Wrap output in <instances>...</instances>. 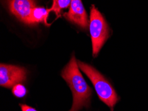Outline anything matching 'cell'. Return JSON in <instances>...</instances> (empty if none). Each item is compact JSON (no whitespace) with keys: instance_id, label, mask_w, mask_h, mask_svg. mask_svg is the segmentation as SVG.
<instances>
[{"instance_id":"cell-1","label":"cell","mask_w":148,"mask_h":111,"mask_svg":"<svg viewBox=\"0 0 148 111\" xmlns=\"http://www.w3.org/2000/svg\"><path fill=\"white\" fill-rule=\"evenodd\" d=\"M77 61L73 56L61 72V76L73 92V103L70 111H78L82 107H88L92 94L91 88L88 85L78 69Z\"/></svg>"},{"instance_id":"cell-2","label":"cell","mask_w":148,"mask_h":111,"mask_svg":"<svg viewBox=\"0 0 148 111\" xmlns=\"http://www.w3.org/2000/svg\"><path fill=\"white\" fill-rule=\"evenodd\" d=\"M77 63L78 67L92 83L99 99L110 107L112 108L120 99L111 84L91 65L80 61H78Z\"/></svg>"},{"instance_id":"cell-3","label":"cell","mask_w":148,"mask_h":111,"mask_svg":"<svg viewBox=\"0 0 148 111\" xmlns=\"http://www.w3.org/2000/svg\"><path fill=\"white\" fill-rule=\"evenodd\" d=\"M89 29L92 43L93 56L96 57L110 37V28L102 13L94 5L90 8Z\"/></svg>"},{"instance_id":"cell-4","label":"cell","mask_w":148,"mask_h":111,"mask_svg":"<svg viewBox=\"0 0 148 111\" xmlns=\"http://www.w3.org/2000/svg\"><path fill=\"white\" fill-rule=\"evenodd\" d=\"M27 71L25 68L14 65H0V85L6 88L13 87L15 85L26 80Z\"/></svg>"},{"instance_id":"cell-5","label":"cell","mask_w":148,"mask_h":111,"mask_svg":"<svg viewBox=\"0 0 148 111\" xmlns=\"http://www.w3.org/2000/svg\"><path fill=\"white\" fill-rule=\"evenodd\" d=\"M7 3L11 13L25 24H27L31 11L36 8L35 0H8Z\"/></svg>"},{"instance_id":"cell-6","label":"cell","mask_w":148,"mask_h":111,"mask_svg":"<svg viewBox=\"0 0 148 111\" xmlns=\"http://www.w3.org/2000/svg\"><path fill=\"white\" fill-rule=\"evenodd\" d=\"M67 20L86 29L89 25L88 15L81 0H72L69 10L64 14Z\"/></svg>"},{"instance_id":"cell-7","label":"cell","mask_w":148,"mask_h":111,"mask_svg":"<svg viewBox=\"0 0 148 111\" xmlns=\"http://www.w3.org/2000/svg\"><path fill=\"white\" fill-rule=\"evenodd\" d=\"M50 9H46L45 8H35L31 11L29 19L27 25H35L39 23L42 22L47 26H49L47 23L48 16L51 12Z\"/></svg>"},{"instance_id":"cell-8","label":"cell","mask_w":148,"mask_h":111,"mask_svg":"<svg viewBox=\"0 0 148 111\" xmlns=\"http://www.w3.org/2000/svg\"><path fill=\"white\" fill-rule=\"evenodd\" d=\"M71 1L72 0H53V5L50 10L59 16L62 10H65L70 7Z\"/></svg>"},{"instance_id":"cell-9","label":"cell","mask_w":148,"mask_h":111,"mask_svg":"<svg viewBox=\"0 0 148 111\" xmlns=\"http://www.w3.org/2000/svg\"><path fill=\"white\" fill-rule=\"evenodd\" d=\"M12 92L13 94H14L15 97H19V98H21V97H23L26 95L27 89L23 85H22L21 84L19 83L15 85L14 87H13Z\"/></svg>"},{"instance_id":"cell-10","label":"cell","mask_w":148,"mask_h":111,"mask_svg":"<svg viewBox=\"0 0 148 111\" xmlns=\"http://www.w3.org/2000/svg\"><path fill=\"white\" fill-rule=\"evenodd\" d=\"M21 107V110L22 111H37L35 108H33L32 107H30L27 105H20Z\"/></svg>"}]
</instances>
